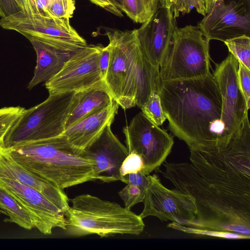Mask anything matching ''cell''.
<instances>
[{
    "instance_id": "obj_1",
    "label": "cell",
    "mask_w": 250,
    "mask_h": 250,
    "mask_svg": "<svg viewBox=\"0 0 250 250\" xmlns=\"http://www.w3.org/2000/svg\"><path fill=\"white\" fill-rule=\"evenodd\" d=\"M168 128L189 149L224 142L222 98L210 73L195 79L161 81L157 92Z\"/></svg>"
},
{
    "instance_id": "obj_2",
    "label": "cell",
    "mask_w": 250,
    "mask_h": 250,
    "mask_svg": "<svg viewBox=\"0 0 250 250\" xmlns=\"http://www.w3.org/2000/svg\"><path fill=\"white\" fill-rule=\"evenodd\" d=\"M199 174L240 212L250 217V125L243 122L229 139L190 149Z\"/></svg>"
},
{
    "instance_id": "obj_3",
    "label": "cell",
    "mask_w": 250,
    "mask_h": 250,
    "mask_svg": "<svg viewBox=\"0 0 250 250\" xmlns=\"http://www.w3.org/2000/svg\"><path fill=\"white\" fill-rule=\"evenodd\" d=\"M105 34L109 41L110 59L104 82L122 108H141L153 93L158 92L159 68L153 66L143 54L136 29L112 30Z\"/></svg>"
},
{
    "instance_id": "obj_4",
    "label": "cell",
    "mask_w": 250,
    "mask_h": 250,
    "mask_svg": "<svg viewBox=\"0 0 250 250\" xmlns=\"http://www.w3.org/2000/svg\"><path fill=\"white\" fill-rule=\"evenodd\" d=\"M5 148L20 165L62 189L96 180L95 162L63 134Z\"/></svg>"
},
{
    "instance_id": "obj_5",
    "label": "cell",
    "mask_w": 250,
    "mask_h": 250,
    "mask_svg": "<svg viewBox=\"0 0 250 250\" xmlns=\"http://www.w3.org/2000/svg\"><path fill=\"white\" fill-rule=\"evenodd\" d=\"M164 165V177L171 182L175 189L190 196L195 201L196 220L187 227L250 237V217L240 212L213 189L191 163H166Z\"/></svg>"
},
{
    "instance_id": "obj_6",
    "label": "cell",
    "mask_w": 250,
    "mask_h": 250,
    "mask_svg": "<svg viewBox=\"0 0 250 250\" xmlns=\"http://www.w3.org/2000/svg\"><path fill=\"white\" fill-rule=\"evenodd\" d=\"M65 212L69 235L96 234L107 237L117 234L139 235L145 225L139 216L117 203L89 194L75 196Z\"/></svg>"
},
{
    "instance_id": "obj_7",
    "label": "cell",
    "mask_w": 250,
    "mask_h": 250,
    "mask_svg": "<svg viewBox=\"0 0 250 250\" xmlns=\"http://www.w3.org/2000/svg\"><path fill=\"white\" fill-rule=\"evenodd\" d=\"M75 92L49 94L42 103L25 109L2 139L6 148L62 135Z\"/></svg>"
},
{
    "instance_id": "obj_8",
    "label": "cell",
    "mask_w": 250,
    "mask_h": 250,
    "mask_svg": "<svg viewBox=\"0 0 250 250\" xmlns=\"http://www.w3.org/2000/svg\"><path fill=\"white\" fill-rule=\"evenodd\" d=\"M209 42L197 25L177 27L159 66L161 80L192 79L209 74Z\"/></svg>"
},
{
    "instance_id": "obj_9",
    "label": "cell",
    "mask_w": 250,
    "mask_h": 250,
    "mask_svg": "<svg viewBox=\"0 0 250 250\" xmlns=\"http://www.w3.org/2000/svg\"><path fill=\"white\" fill-rule=\"evenodd\" d=\"M128 153L134 152L143 159L144 167L140 172L147 175L157 169L171 152L173 137L151 122L140 112L123 128Z\"/></svg>"
},
{
    "instance_id": "obj_10",
    "label": "cell",
    "mask_w": 250,
    "mask_h": 250,
    "mask_svg": "<svg viewBox=\"0 0 250 250\" xmlns=\"http://www.w3.org/2000/svg\"><path fill=\"white\" fill-rule=\"evenodd\" d=\"M147 177L144 209L139 214L143 219L152 216L187 227L195 221L197 209L192 197L167 188L155 174H148Z\"/></svg>"
},
{
    "instance_id": "obj_11",
    "label": "cell",
    "mask_w": 250,
    "mask_h": 250,
    "mask_svg": "<svg viewBox=\"0 0 250 250\" xmlns=\"http://www.w3.org/2000/svg\"><path fill=\"white\" fill-rule=\"evenodd\" d=\"M103 47L88 44L72 56L57 74L45 83L49 94L76 92L104 83L99 66Z\"/></svg>"
},
{
    "instance_id": "obj_12",
    "label": "cell",
    "mask_w": 250,
    "mask_h": 250,
    "mask_svg": "<svg viewBox=\"0 0 250 250\" xmlns=\"http://www.w3.org/2000/svg\"><path fill=\"white\" fill-rule=\"evenodd\" d=\"M209 41L250 35V0H217L197 24Z\"/></svg>"
},
{
    "instance_id": "obj_13",
    "label": "cell",
    "mask_w": 250,
    "mask_h": 250,
    "mask_svg": "<svg viewBox=\"0 0 250 250\" xmlns=\"http://www.w3.org/2000/svg\"><path fill=\"white\" fill-rule=\"evenodd\" d=\"M0 187L26 212L33 227L42 233L51 234L56 228L66 229L64 213L36 189L16 180L1 176Z\"/></svg>"
},
{
    "instance_id": "obj_14",
    "label": "cell",
    "mask_w": 250,
    "mask_h": 250,
    "mask_svg": "<svg viewBox=\"0 0 250 250\" xmlns=\"http://www.w3.org/2000/svg\"><path fill=\"white\" fill-rule=\"evenodd\" d=\"M238 68V60L229 53L221 62L216 63L212 74L221 95V121L227 138L240 125L249 110L239 84Z\"/></svg>"
},
{
    "instance_id": "obj_15",
    "label": "cell",
    "mask_w": 250,
    "mask_h": 250,
    "mask_svg": "<svg viewBox=\"0 0 250 250\" xmlns=\"http://www.w3.org/2000/svg\"><path fill=\"white\" fill-rule=\"evenodd\" d=\"M37 54V64L27 88L31 89L50 80L62 68L71 57L88 44L49 37L24 34Z\"/></svg>"
},
{
    "instance_id": "obj_16",
    "label": "cell",
    "mask_w": 250,
    "mask_h": 250,
    "mask_svg": "<svg viewBox=\"0 0 250 250\" xmlns=\"http://www.w3.org/2000/svg\"><path fill=\"white\" fill-rule=\"evenodd\" d=\"M177 27L176 20L170 9L161 6L148 21L136 29L143 54L153 66L159 68Z\"/></svg>"
},
{
    "instance_id": "obj_17",
    "label": "cell",
    "mask_w": 250,
    "mask_h": 250,
    "mask_svg": "<svg viewBox=\"0 0 250 250\" xmlns=\"http://www.w3.org/2000/svg\"><path fill=\"white\" fill-rule=\"evenodd\" d=\"M0 25L4 29L15 30L22 35H38L87 43L70 24L69 19L53 18L39 13L28 14L20 11L1 18Z\"/></svg>"
},
{
    "instance_id": "obj_18",
    "label": "cell",
    "mask_w": 250,
    "mask_h": 250,
    "mask_svg": "<svg viewBox=\"0 0 250 250\" xmlns=\"http://www.w3.org/2000/svg\"><path fill=\"white\" fill-rule=\"evenodd\" d=\"M111 124L107 125L99 136L84 149L95 163L96 180L106 183L122 181L120 168L129 153L127 147L112 132Z\"/></svg>"
},
{
    "instance_id": "obj_19",
    "label": "cell",
    "mask_w": 250,
    "mask_h": 250,
    "mask_svg": "<svg viewBox=\"0 0 250 250\" xmlns=\"http://www.w3.org/2000/svg\"><path fill=\"white\" fill-rule=\"evenodd\" d=\"M2 143H0V176L16 180L34 188L65 214L70 206L63 190L20 165L11 157Z\"/></svg>"
},
{
    "instance_id": "obj_20",
    "label": "cell",
    "mask_w": 250,
    "mask_h": 250,
    "mask_svg": "<svg viewBox=\"0 0 250 250\" xmlns=\"http://www.w3.org/2000/svg\"><path fill=\"white\" fill-rule=\"evenodd\" d=\"M119 104L114 100L110 105L97 111L64 129L62 134L76 147L84 150L112 124Z\"/></svg>"
},
{
    "instance_id": "obj_21",
    "label": "cell",
    "mask_w": 250,
    "mask_h": 250,
    "mask_svg": "<svg viewBox=\"0 0 250 250\" xmlns=\"http://www.w3.org/2000/svg\"><path fill=\"white\" fill-rule=\"evenodd\" d=\"M114 101L105 83L75 92L65 129L93 113L110 105Z\"/></svg>"
},
{
    "instance_id": "obj_22",
    "label": "cell",
    "mask_w": 250,
    "mask_h": 250,
    "mask_svg": "<svg viewBox=\"0 0 250 250\" xmlns=\"http://www.w3.org/2000/svg\"><path fill=\"white\" fill-rule=\"evenodd\" d=\"M161 6L166 7L165 0H123L122 11L134 22L142 24Z\"/></svg>"
},
{
    "instance_id": "obj_23",
    "label": "cell",
    "mask_w": 250,
    "mask_h": 250,
    "mask_svg": "<svg viewBox=\"0 0 250 250\" xmlns=\"http://www.w3.org/2000/svg\"><path fill=\"white\" fill-rule=\"evenodd\" d=\"M0 214L8 216L5 221L14 223L27 229L33 227L30 217L17 202L0 187Z\"/></svg>"
},
{
    "instance_id": "obj_24",
    "label": "cell",
    "mask_w": 250,
    "mask_h": 250,
    "mask_svg": "<svg viewBox=\"0 0 250 250\" xmlns=\"http://www.w3.org/2000/svg\"><path fill=\"white\" fill-rule=\"evenodd\" d=\"M228 50L239 62L250 69V37H236L224 42Z\"/></svg>"
},
{
    "instance_id": "obj_25",
    "label": "cell",
    "mask_w": 250,
    "mask_h": 250,
    "mask_svg": "<svg viewBox=\"0 0 250 250\" xmlns=\"http://www.w3.org/2000/svg\"><path fill=\"white\" fill-rule=\"evenodd\" d=\"M166 7L170 9L175 19L184 16L195 9L200 14L205 16V0H165Z\"/></svg>"
},
{
    "instance_id": "obj_26",
    "label": "cell",
    "mask_w": 250,
    "mask_h": 250,
    "mask_svg": "<svg viewBox=\"0 0 250 250\" xmlns=\"http://www.w3.org/2000/svg\"><path fill=\"white\" fill-rule=\"evenodd\" d=\"M140 108L145 116L157 126L162 125L167 120L163 112L160 97L157 92L153 93Z\"/></svg>"
},
{
    "instance_id": "obj_27",
    "label": "cell",
    "mask_w": 250,
    "mask_h": 250,
    "mask_svg": "<svg viewBox=\"0 0 250 250\" xmlns=\"http://www.w3.org/2000/svg\"><path fill=\"white\" fill-rule=\"evenodd\" d=\"M167 227L174 229L183 231L184 232L194 234L197 235H207L219 238L227 239H250V237L238 234L236 233L228 232V231H212L207 230L205 229H194L185 226L181 225L177 223L172 222L167 225Z\"/></svg>"
},
{
    "instance_id": "obj_28",
    "label": "cell",
    "mask_w": 250,
    "mask_h": 250,
    "mask_svg": "<svg viewBox=\"0 0 250 250\" xmlns=\"http://www.w3.org/2000/svg\"><path fill=\"white\" fill-rule=\"evenodd\" d=\"M146 188L130 184H127L119 195L124 202L125 207L128 209L135 205L143 202L145 196Z\"/></svg>"
},
{
    "instance_id": "obj_29",
    "label": "cell",
    "mask_w": 250,
    "mask_h": 250,
    "mask_svg": "<svg viewBox=\"0 0 250 250\" xmlns=\"http://www.w3.org/2000/svg\"><path fill=\"white\" fill-rule=\"evenodd\" d=\"M75 10L74 0H52L46 9V14L53 18L69 19Z\"/></svg>"
},
{
    "instance_id": "obj_30",
    "label": "cell",
    "mask_w": 250,
    "mask_h": 250,
    "mask_svg": "<svg viewBox=\"0 0 250 250\" xmlns=\"http://www.w3.org/2000/svg\"><path fill=\"white\" fill-rule=\"evenodd\" d=\"M25 109L21 106H10L0 108V140L23 112Z\"/></svg>"
},
{
    "instance_id": "obj_31",
    "label": "cell",
    "mask_w": 250,
    "mask_h": 250,
    "mask_svg": "<svg viewBox=\"0 0 250 250\" xmlns=\"http://www.w3.org/2000/svg\"><path fill=\"white\" fill-rule=\"evenodd\" d=\"M144 167L142 158L138 154L130 152L123 162L120 174L122 177L128 174L141 172Z\"/></svg>"
},
{
    "instance_id": "obj_32",
    "label": "cell",
    "mask_w": 250,
    "mask_h": 250,
    "mask_svg": "<svg viewBox=\"0 0 250 250\" xmlns=\"http://www.w3.org/2000/svg\"><path fill=\"white\" fill-rule=\"evenodd\" d=\"M238 80L248 109L250 107V69L238 62Z\"/></svg>"
},
{
    "instance_id": "obj_33",
    "label": "cell",
    "mask_w": 250,
    "mask_h": 250,
    "mask_svg": "<svg viewBox=\"0 0 250 250\" xmlns=\"http://www.w3.org/2000/svg\"><path fill=\"white\" fill-rule=\"evenodd\" d=\"M20 11L22 10L18 0H0V16L1 18Z\"/></svg>"
},
{
    "instance_id": "obj_34",
    "label": "cell",
    "mask_w": 250,
    "mask_h": 250,
    "mask_svg": "<svg viewBox=\"0 0 250 250\" xmlns=\"http://www.w3.org/2000/svg\"><path fill=\"white\" fill-rule=\"evenodd\" d=\"M110 51L108 45L103 47L101 51L99 56V66L102 75L104 79L109 62Z\"/></svg>"
},
{
    "instance_id": "obj_35",
    "label": "cell",
    "mask_w": 250,
    "mask_h": 250,
    "mask_svg": "<svg viewBox=\"0 0 250 250\" xmlns=\"http://www.w3.org/2000/svg\"><path fill=\"white\" fill-rule=\"evenodd\" d=\"M93 3L104 8L115 16L122 17L123 16L122 11L118 8L109 0H89Z\"/></svg>"
},
{
    "instance_id": "obj_36",
    "label": "cell",
    "mask_w": 250,
    "mask_h": 250,
    "mask_svg": "<svg viewBox=\"0 0 250 250\" xmlns=\"http://www.w3.org/2000/svg\"><path fill=\"white\" fill-rule=\"evenodd\" d=\"M51 1L52 0H37L36 6L38 12L43 15H47L46 9Z\"/></svg>"
},
{
    "instance_id": "obj_37",
    "label": "cell",
    "mask_w": 250,
    "mask_h": 250,
    "mask_svg": "<svg viewBox=\"0 0 250 250\" xmlns=\"http://www.w3.org/2000/svg\"><path fill=\"white\" fill-rule=\"evenodd\" d=\"M118 8L122 11L123 5V0H109Z\"/></svg>"
},
{
    "instance_id": "obj_38",
    "label": "cell",
    "mask_w": 250,
    "mask_h": 250,
    "mask_svg": "<svg viewBox=\"0 0 250 250\" xmlns=\"http://www.w3.org/2000/svg\"><path fill=\"white\" fill-rule=\"evenodd\" d=\"M213 1H214V0H205L206 13H207L208 12V11L210 9L211 6L212 5Z\"/></svg>"
},
{
    "instance_id": "obj_39",
    "label": "cell",
    "mask_w": 250,
    "mask_h": 250,
    "mask_svg": "<svg viewBox=\"0 0 250 250\" xmlns=\"http://www.w3.org/2000/svg\"><path fill=\"white\" fill-rule=\"evenodd\" d=\"M18 2L19 3V4H20V6H21V4H20V3L19 0H18ZM21 9H22V8H21ZM22 11H23V10H22Z\"/></svg>"
},
{
    "instance_id": "obj_40",
    "label": "cell",
    "mask_w": 250,
    "mask_h": 250,
    "mask_svg": "<svg viewBox=\"0 0 250 250\" xmlns=\"http://www.w3.org/2000/svg\"><path fill=\"white\" fill-rule=\"evenodd\" d=\"M2 142V140H0V143Z\"/></svg>"
},
{
    "instance_id": "obj_41",
    "label": "cell",
    "mask_w": 250,
    "mask_h": 250,
    "mask_svg": "<svg viewBox=\"0 0 250 250\" xmlns=\"http://www.w3.org/2000/svg\"><path fill=\"white\" fill-rule=\"evenodd\" d=\"M215 0H214V1H215ZM214 1H213V2H214Z\"/></svg>"
},
{
    "instance_id": "obj_42",
    "label": "cell",
    "mask_w": 250,
    "mask_h": 250,
    "mask_svg": "<svg viewBox=\"0 0 250 250\" xmlns=\"http://www.w3.org/2000/svg\"><path fill=\"white\" fill-rule=\"evenodd\" d=\"M37 1V0H36V2ZM37 7V6H36Z\"/></svg>"
}]
</instances>
